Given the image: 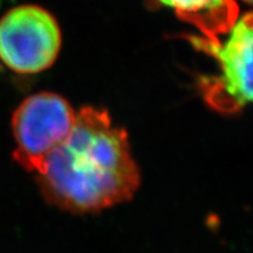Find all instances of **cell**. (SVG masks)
<instances>
[{
	"label": "cell",
	"mask_w": 253,
	"mask_h": 253,
	"mask_svg": "<svg viewBox=\"0 0 253 253\" xmlns=\"http://www.w3.org/2000/svg\"><path fill=\"white\" fill-rule=\"evenodd\" d=\"M38 181L50 203L93 212L130 199L140 186V171L126 132L113 126L106 110L86 107Z\"/></svg>",
	"instance_id": "1"
},
{
	"label": "cell",
	"mask_w": 253,
	"mask_h": 253,
	"mask_svg": "<svg viewBox=\"0 0 253 253\" xmlns=\"http://www.w3.org/2000/svg\"><path fill=\"white\" fill-rule=\"evenodd\" d=\"M225 42H209L202 37L186 36L196 49L213 56L219 73L199 79V90L208 106L223 114H235L252 99V14L237 20Z\"/></svg>",
	"instance_id": "2"
},
{
	"label": "cell",
	"mask_w": 253,
	"mask_h": 253,
	"mask_svg": "<svg viewBox=\"0 0 253 253\" xmlns=\"http://www.w3.org/2000/svg\"><path fill=\"white\" fill-rule=\"evenodd\" d=\"M77 113L68 101L53 93L32 95L12 119L15 138L13 157L27 171L40 175L54 151L71 134Z\"/></svg>",
	"instance_id": "3"
},
{
	"label": "cell",
	"mask_w": 253,
	"mask_h": 253,
	"mask_svg": "<svg viewBox=\"0 0 253 253\" xmlns=\"http://www.w3.org/2000/svg\"><path fill=\"white\" fill-rule=\"evenodd\" d=\"M60 47L58 23L39 6H19L0 19V59L12 71L42 72L55 61Z\"/></svg>",
	"instance_id": "4"
},
{
	"label": "cell",
	"mask_w": 253,
	"mask_h": 253,
	"mask_svg": "<svg viewBox=\"0 0 253 253\" xmlns=\"http://www.w3.org/2000/svg\"><path fill=\"white\" fill-rule=\"evenodd\" d=\"M175 11L177 17L201 32L209 42H219L239 18L236 0H158Z\"/></svg>",
	"instance_id": "5"
},
{
	"label": "cell",
	"mask_w": 253,
	"mask_h": 253,
	"mask_svg": "<svg viewBox=\"0 0 253 253\" xmlns=\"http://www.w3.org/2000/svg\"><path fill=\"white\" fill-rule=\"evenodd\" d=\"M243 1H245L246 4H251V1H252V0H243Z\"/></svg>",
	"instance_id": "6"
},
{
	"label": "cell",
	"mask_w": 253,
	"mask_h": 253,
	"mask_svg": "<svg viewBox=\"0 0 253 253\" xmlns=\"http://www.w3.org/2000/svg\"><path fill=\"white\" fill-rule=\"evenodd\" d=\"M1 1H2V0H0V4H1Z\"/></svg>",
	"instance_id": "7"
}]
</instances>
